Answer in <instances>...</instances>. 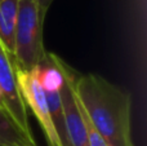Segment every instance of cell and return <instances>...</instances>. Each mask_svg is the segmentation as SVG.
<instances>
[{
	"mask_svg": "<svg viewBox=\"0 0 147 146\" xmlns=\"http://www.w3.org/2000/svg\"><path fill=\"white\" fill-rule=\"evenodd\" d=\"M56 62L63 76V82L61 85V101L63 107L69 146H89L85 120L74 89V78L76 75V71H74L58 56H56Z\"/></svg>",
	"mask_w": 147,
	"mask_h": 146,
	"instance_id": "277c9868",
	"label": "cell"
},
{
	"mask_svg": "<svg viewBox=\"0 0 147 146\" xmlns=\"http://www.w3.org/2000/svg\"><path fill=\"white\" fill-rule=\"evenodd\" d=\"M45 14L34 0H20L13 49L18 70L31 71L40 66L45 57L43 40Z\"/></svg>",
	"mask_w": 147,
	"mask_h": 146,
	"instance_id": "7a4b0ae2",
	"label": "cell"
},
{
	"mask_svg": "<svg viewBox=\"0 0 147 146\" xmlns=\"http://www.w3.org/2000/svg\"><path fill=\"white\" fill-rule=\"evenodd\" d=\"M20 0H0V41L13 53Z\"/></svg>",
	"mask_w": 147,
	"mask_h": 146,
	"instance_id": "52a82bcc",
	"label": "cell"
},
{
	"mask_svg": "<svg viewBox=\"0 0 147 146\" xmlns=\"http://www.w3.org/2000/svg\"><path fill=\"white\" fill-rule=\"evenodd\" d=\"M17 71L18 66L13 53H10L0 41V97L18 126L27 135L32 136L28 126L27 107L18 85Z\"/></svg>",
	"mask_w": 147,
	"mask_h": 146,
	"instance_id": "3957f363",
	"label": "cell"
},
{
	"mask_svg": "<svg viewBox=\"0 0 147 146\" xmlns=\"http://www.w3.org/2000/svg\"><path fill=\"white\" fill-rule=\"evenodd\" d=\"M0 146H7V145H0Z\"/></svg>",
	"mask_w": 147,
	"mask_h": 146,
	"instance_id": "9c48e42d",
	"label": "cell"
},
{
	"mask_svg": "<svg viewBox=\"0 0 147 146\" xmlns=\"http://www.w3.org/2000/svg\"><path fill=\"white\" fill-rule=\"evenodd\" d=\"M39 67L31 71H17V80L26 107H30L45 135L48 146H63L59 140L49 113L47 97L39 82Z\"/></svg>",
	"mask_w": 147,
	"mask_h": 146,
	"instance_id": "5b68a950",
	"label": "cell"
},
{
	"mask_svg": "<svg viewBox=\"0 0 147 146\" xmlns=\"http://www.w3.org/2000/svg\"><path fill=\"white\" fill-rule=\"evenodd\" d=\"M0 145L38 146L34 136L27 135L9 114L0 97Z\"/></svg>",
	"mask_w": 147,
	"mask_h": 146,
	"instance_id": "8992f818",
	"label": "cell"
},
{
	"mask_svg": "<svg viewBox=\"0 0 147 146\" xmlns=\"http://www.w3.org/2000/svg\"><path fill=\"white\" fill-rule=\"evenodd\" d=\"M34 1H36L39 4V7L41 8V10H43L44 13H47V10L49 9V7H51V4L53 3V0H34Z\"/></svg>",
	"mask_w": 147,
	"mask_h": 146,
	"instance_id": "ba28073f",
	"label": "cell"
},
{
	"mask_svg": "<svg viewBox=\"0 0 147 146\" xmlns=\"http://www.w3.org/2000/svg\"><path fill=\"white\" fill-rule=\"evenodd\" d=\"M74 89L90 122L109 146H134L130 96L96 74L75 75Z\"/></svg>",
	"mask_w": 147,
	"mask_h": 146,
	"instance_id": "6da1fadb",
	"label": "cell"
}]
</instances>
